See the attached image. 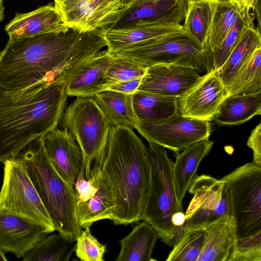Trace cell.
<instances>
[{
    "label": "cell",
    "instance_id": "obj_1",
    "mask_svg": "<svg viewBox=\"0 0 261 261\" xmlns=\"http://www.w3.org/2000/svg\"><path fill=\"white\" fill-rule=\"evenodd\" d=\"M104 31L69 28L66 32L9 39L0 51V88L24 91L65 81L78 66L107 46Z\"/></svg>",
    "mask_w": 261,
    "mask_h": 261
},
{
    "label": "cell",
    "instance_id": "obj_2",
    "mask_svg": "<svg viewBox=\"0 0 261 261\" xmlns=\"http://www.w3.org/2000/svg\"><path fill=\"white\" fill-rule=\"evenodd\" d=\"M94 164L109 179L116 206L111 220L115 225L142 220L148 195L150 165L147 149L132 129L112 126L107 142Z\"/></svg>",
    "mask_w": 261,
    "mask_h": 261
},
{
    "label": "cell",
    "instance_id": "obj_3",
    "mask_svg": "<svg viewBox=\"0 0 261 261\" xmlns=\"http://www.w3.org/2000/svg\"><path fill=\"white\" fill-rule=\"evenodd\" d=\"M67 96L65 81L24 91L0 88V163L57 128Z\"/></svg>",
    "mask_w": 261,
    "mask_h": 261
},
{
    "label": "cell",
    "instance_id": "obj_4",
    "mask_svg": "<svg viewBox=\"0 0 261 261\" xmlns=\"http://www.w3.org/2000/svg\"><path fill=\"white\" fill-rule=\"evenodd\" d=\"M28 176L54 224L55 230L72 242L82 230L77 217L74 188L51 165L44 145V136L28 144L18 153Z\"/></svg>",
    "mask_w": 261,
    "mask_h": 261
},
{
    "label": "cell",
    "instance_id": "obj_5",
    "mask_svg": "<svg viewBox=\"0 0 261 261\" xmlns=\"http://www.w3.org/2000/svg\"><path fill=\"white\" fill-rule=\"evenodd\" d=\"M149 143L147 149L150 179L142 220L150 224L156 230L158 238L167 244L177 229L172 223V218L184 211L182 202L176 195L173 162L168 156L164 147Z\"/></svg>",
    "mask_w": 261,
    "mask_h": 261
},
{
    "label": "cell",
    "instance_id": "obj_6",
    "mask_svg": "<svg viewBox=\"0 0 261 261\" xmlns=\"http://www.w3.org/2000/svg\"><path fill=\"white\" fill-rule=\"evenodd\" d=\"M61 126L72 135L83 156L86 179L103 148L112 126L93 96H77L64 111Z\"/></svg>",
    "mask_w": 261,
    "mask_h": 261
},
{
    "label": "cell",
    "instance_id": "obj_7",
    "mask_svg": "<svg viewBox=\"0 0 261 261\" xmlns=\"http://www.w3.org/2000/svg\"><path fill=\"white\" fill-rule=\"evenodd\" d=\"M222 179L226 183L236 238L261 232V166L248 163Z\"/></svg>",
    "mask_w": 261,
    "mask_h": 261
},
{
    "label": "cell",
    "instance_id": "obj_8",
    "mask_svg": "<svg viewBox=\"0 0 261 261\" xmlns=\"http://www.w3.org/2000/svg\"><path fill=\"white\" fill-rule=\"evenodd\" d=\"M112 55L135 60L148 67L171 64L190 67L200 72L213 69L211 50L200 49L182 34L150 40Z\"/></svg>",
    "mask_w": 261,
    "mask_h": 261
},
{
    "label": "cell",
    "instance_id": "obj_9",
    "mask_svg": "<svg viewBox=\"0 0 261 261\" xmlns=\"http://www.w3.org/2000/svg\"><path fill=\"white\" fill-rule=\"evenodd\" d=\"M4 164L0 211L18 215L43 226L50 232L54 231L53 221L28 176L24 162L15 158Z\"/></svg>",
    "mask_w": 261,
    "mask_h": 261
},
{
    "label": "cell",
    "instance_id": "obj_10",
    "mask_svg": "<svg viewBox=\"0 0 261 261\" xmlns=\"http://www.w3.org/2000/svg\"><path fill=\"white\" fill-rule=\"evenodd\" d=\"M149 143L160 145L177 154L194 143L208 139L210 121L180 115L155 121H139L136 128Z\"/></svg>",
    "mask_w": 261,
    "mask_h": 261
},
{
    "label": "cell",
    "instance_id": "obj_11",
    "mask_svg": "<svg viewBox=\"0 0 261 261\" xmlns=\"http://www.w3.org/2000/svg\"><path fill=\"white\" fill-rule=\"evenodd\" d=\"M189 192L194 195L185 213L186 230L202 229L218 219L230 215L225 182L212 176H197Z\"/></svg>",
    "mask_w": 261,
    "mask_h": 261
},
{
    "label": "cell",
    "instance_id": "obj_12",
    "mask_svg": "<svg viewBox=\"0 0 261 261\" xmlns=\"http://www.w3.org/2000/svg\"><path fill=\"white\" fill-rule=\"evenodd\" d=\"M66 25L82 32L108 29L124 7L120 0H54Z\"/></svg>",
    "mask_w": 261,
    "mask_h": 261
},
{
    "label": "cell",
    "instance_id": "obj_13",
    "mask_svg": "<svg viewBox=\"0 0 261 261\" xmlns=\"http://www.w3.org/2000/svg\"><path fill=\"white\" fill-rule=\"evenodd\" d=\"M226 96V88L217 71L212 69L177 99V112L182 116L210 121Z\"/></svg>",
    "mask_w": 261,
    "mask_h": 261
},
{
    "label": "cell",
    "instance_id": "obj_14",
    "mask_svg": "<svg viewBox=\"0 0 261 261\" xmlns=\"http://www.w3.org/2000/svg\"><path fill=\"white\" fill-rule=\"evenodd\" d=\"M187 10L186 0H133L120 10L107 29H121L141 21L181 23Z\"/></svg>",
    "mask_w": 261,
    "mask_h": 261
},
{
    "label": "cell",
    "instance_id": "obj_15",
    "mask_svg": "<svg viewBox=\"0 0 261 261\" xmlns=\"http://www.w3.org/2000/svg\"><path fill=\"white\" fill-rule=\"evenodd\" d=\"M48 159L57 173L74 188L76 179L84 170L81 149L69 132L56 128L44 136Z\"/></svg>",
    "mask_w": 261,
    "mask_h": 261
},
{
    "label": "cell",
    "instance_id": "obj_16",
    "mask_svg": "<svg viewBox=\"0 0 261 261\" xmlns=\"http://www.w3.org/2000/svg\"><path fill=\"white\" fill-rule=\"evenodd\" d=\"M50 232L43 226L16 215L0 211V250L22 258Z\"/></svg>",
    "mask_w": 261,
    "mask_h": 261
},
{
    "label": "cell",
    "instance_id": "obj_17",
    "mask_svg": "<svg viewBox=\"0 0 261 261\" xmlns=\"http://www.w3.org/2000/svg\"><path fill=\"white\" fill-rule=\"evenodd\" d=\"M201 76L196 70L185 66L159 64L148 67L137 91L180 97Z\"/></svg>",
    "mask_w": 261,
    "mask_h": 261
},
{
    "label": "cell",
    "instance_id": "obj_18",
    "mask_svg": "<svg viewBox=\"0 0 261 261\" xmlns=\"http://www.w3.org/2000/svg\"><path fill=\"white\" fill-rule=\"evenodd\" d=\"M180 34L184 35L181 23L141 21L121 29L105 30L104 38L108 50L113 54L150 40Z\"/></svg>",
    "mask_w": 261,
    "mask_h": 261
},
{
    "label": "cell",
    "instance_id": "obj_19",
    "mask_svg": "<svg viewBox=\"0 0 261 261\" xmlns=\"http://www.w3.org/2000/svg\"><path fill=\"white\" fill-rule=\"evenodd\" d=\"M113 59L107 49L83 62L65 80L67 95L93 96L106 90V73Z\"/></svg>",
    "mask_w": 261,
    "mask_h": 261
},
{
    "label": "cell",
    "instance_id": "obj_20",
    "mask_svg": "<svg viewBox=\"0 0 261 261\" xmlns=\"http://www.w3.org/2000/svg\"><path fill=\"white\" fill-rule=\"evenodd\" d=\"M60 13L51 4L41 6L28 13H17L6 25L9 39L32 37L51 32H66Z\"/></svg>",
    "mask_w": 261,
    "mask_h": 261
},
{
    "label": "cell",
    "instance_id": "obj_21",
    "mask_svg": "<svg viewBox=\"0 0 261 261\" xmlns=\"http://www.w3.org/2000/svg\"><path fill=\"white\" fill-rule=\"evenodd\" d=\"M202 229L204 241L197 261H227L236 238L233 217L231 215L222 217Z\"/></svg>",
    "mask_w": 261,
    "mask_h": 261
},
{
    "label": "cell",
    "instance_id": "obj_22",
    "mask_svg": "<svg viewBox=\"0 0 261 261\" xmlns=\"http://www.w3.org/2000/svg\"><path fill=\"white\" fill-rule=\"evenodd\" d=\"M214 142L208 139L197 141L177 154L173 165V178L177 199L182 201L197 177L198 166L212 149Z\"/></svg>",
    "mask_w": 261,
    "mask_h": 261
},
{
    "label": "cell",
    "instance_id": "obj_23",
    "mask_svg": "<svg viewBox=\"0 0 261 261\" xmlns=\"http://www.w3.org/2000/svg\"><path fill=\"white\" fill-rule=\"evenodd\" d=\"M99 171V187L95 195L86 202L77 203V217L82 228L90 227L97 221L111 220L116 206L113 188L106 176Z\"/></svg>",
    "mask_w": 261,
    "mask_h": 261
},
{
    "label": "cell",
    "instance_id": "obj_24",
    "mask_svg": "<svg viewBox=\"0 0 261 261\" xmlns=\"http://www.w3.org/2000/svg\"><path fill=\"white\" fill-rule=\"evenodd\" d=\"M259 47H261L260 30L253 23L243 31L226 62L217 70L226 89L230 86L254 51Z\"/></svg>",
    "mask_w": 261,
    "mask_h": 261
},
{
    "label": "cell",
    "instance_id": "obj_25",
    "mask_svg": "<svg viewBox=\"0 0 261 261\" xmlns=\"http://www.w3.org/2000/svg\"><path fill=\"white\" fill-rule=\"evenodd\" d=\"M93 97L112 126L136 128L139 120L133 107V94L106 89L95 94Z\"/></svg>",
    "mask_w": 261,
    "mask_h": 261
},
{
    "label": "cell",
    "instance_id": "obj_26",
    "mask_svg": "<svg viewBox=\"0 0 261 261\" xmlns=\"http://www.w3.org/2000/svg\"><path fill=\"white\" fill-rule=\"evenodd\" d=\"M158 234L155 229L144 220L119 241L120 250L117 261H152V251Z\"/></svg>",
    "mask_w": 261,
    "mask_h": 261
},
{
    "label": "cell",
    "instance_id": "obj_27",
    "mask_svg": "<svg viewBox=\"0 0 261 261\" xmlns=\"http://www.w3.org/2000/svg\"><path fill=\"white\" fill-rule=\"evenodd\" d=\"M260 114L261 91L226 96L213 120L221 125H238Z\"/></svg>",
    "mask_w": 261,
    "mask_h": 261
},
{
    "label": "cell",
    "instance_id": "obj_28",
    "mask_svg": "<svg viewBox=\"0 0 261 261\" xmlns=\"http://www.w3.org/2000/svg\"><path fill=\"white\" fill-rule=\"evenodd\" d=\"M213 11V2L187 3V13L182 24L184 34L202 50L209 49L208 42Z\"/></svg>",
    "mask_w": 261,
    "mask_h": 261
},
{
    "label": "cell",
    "instance_id": "obj_29",
    "mask_svg": "<svg viewBox=\"0 0 261 261\" xmlns=\"http://www.w3.org/2000/svg\"><path fill=\"white\" fill-rule=\"evenodd\" d=\"M178 97L137 91L133 94V107L139 121H155L177 112Z\"/></svg>",
    "mask_w": 261,
    "mask_h": 261
},
{
    "label": "cell",
    "instance_id": "obj_30",
    "mask_svg": "<svg viewBox=\"0 0 261 261\" xmlns=\"http://www.w3.org/2000/svg\"><path fill=\"white\" fill-rule=\"evenodd\" d=\"M213 6L212 20L208 42V48L211 53L219 47L239 14L244 11L228 1H214Z\"/></svg>",
    "mask_w": 261,
    "mask_h": 261
},
{
    "label": "cell",
    "instance_id": "obj_31",
    "mask_svg": "<svg viewBox=\"0 0 261 261\" xmlns=\"http://www.w3.org/2000/svg\"><path fill=\"white\" fill-rule=\"evenodd\" d=\"M73 242L60 234L47 235L23 257V261H68L74 251Z\"/></svg>",
    "mask_w": 261,
    "mask_h": 261
},
{
    "label": "cell",
    "instance_id": "obj_32",
    "mask_svg": "<svg viewBox=\"0 0 261 261\" xmlns=\"http://www.w3.org/2000/svg\"><path fill=\"white\" fill-rule=\"evenodd\" d=\"M227 96L261 91V47L257 48L226 89Z\"/></svg>",
    "mask_w": 261,
    "mask_h": 261
},
{
    "label": "cell",
    "instance_id": "obj_33",
    "mask_svg": "<svg viewBox=\"0 0 261 261\" xmlns=\"http://www.w3.org/2000/svg\"><path fill=\"white\" fill-rule=\"evenodd\" d=\"M255 15L251 10L243 11L238 16L219 47L212 53L213 69L218 70L223 65L239 40L243 31L254 22Z\"/></svg>",
    "mask_w": 261,
    "mask_h": 261
},
{
    "label": "cell",
    "instance_id": "obj_34",
    "mask_svg": "<svg viewBox=\"0 0 261 261\" xmlns=\"http://www.w3.org/2000/svg\"><path fill=\"white\" fill-rule=\"evenodd\" d=\"M204 237L203 229L186 230L182 238L174 245L167 261H197Z\"/></svg>",
    "mask_w": 261,
    "mask_h": 261
},
{
    "label": "cell",
    "instance_id": "obj_35",
    "mask_svg": "<svg viewBox=\"0 0 261 261\" xmlns=\"http://www.w3.org/2000/svg\"><path fill=\"white\" fill-rule=\"evenodd\" d=\"M148 68L147 66L135 60L114 56L106 73V89L117 83L143 77Z\"/></svg>",
    "mask_w": 261,
    "mask_h": 261
},
{
    "label": "cell",
    "instance_id": "obj_36",
    "mask_svg": "<svg viewBox=\"0 0 261 261\" xmlns=\"http://www.w3.org/2000/svg\"><path fill=\"white\" fill-rule=\"evenodd\" d=\"M227 261H261V232L236 238Z\"/></svg>",
    "mask_w": 261,
    "mask_h": 261
},
{
    "label": "cell",
    "instance_id": "obj_37",
    "mask_svg": "<svg viewBox=\"0 0 261 261\" xmlns=\"http://www.w3.org/2000/svg\"><path fill=\"white\" fill-rule=\"evenodd\" d=\"M74 251L82 261H103L106 246L100 243L89 227L82 230L76 239Z\"/></svg>",
    "mask_w": 261,
    "mask_h": 261
},
{
    "label": "cell",
    "instance_id": "obj_38",
    "mask_svg": "<svg viewBox=\"0 0 261 261\" xmlns=\"http://www.w3.org/2000/svg\"><path fill=\"white\" fill-rule=\"evenodd\" d=\"M247 146L253 151V162L261 166V124H258L251 132Z\"/></svg>",
    "mask_w": 261,
    "mask_h": 261
},
{
    "label": "cell",
    "instance_id": "obj_39",
    "mask_svg": "<svg viewBox=\"0 0 261 261\" xmlns=\"http://www.w3.org/2000/svg\"><path fill=\"white\" fill-rule=\"evenodd\" d=\"M142 78L140 77L117 83L109 86L107 89L124 94H133L137 91Z\"/></svg>",
    "mask_w": 261,
    "mask_h": 261
},
{
    "label": "cell",
    "instance_id": "obj_40",
    "mask_svg": "<svg viewBox=\"0 0 261 261\" xmlns=\"http://www.w3.org/2000/svg\"><path fill=\"white\" fill-rule=\"evenodd\" d=\"M228 1L237 5L241 10H249L253 12L252 0H228Z\"/></svg>",
    "mask_w": 261,
    "mask_h": 261
},
{
    "label": "cell",
    "instance_id": "obj_41",
    "mask_svg": "<svg viewBox=\"0 0 261 261\" xmlns=\"http://www.w3.org/2000/svg\"><path fill=\"white\" fill-rule=\"evenodd\" d=\"M253 6V12L256 13L258 25H260V0H252Z\"/></svg>",
    "mask_w": 261,
    "mask_h": 261
},
{
    "label": "cell",
    "instance_id": "obj_42",
    "mask_svg": "<svg viewBox=\"0 0 261 261\" xmlns=\"http://www.w3.org/2000/svg\"><path fill=\"white\" fill-rule=\"evenodd\" d=\"M3 1L0 0V22H1L4 18L5 7L3 5Z\"/></svg>",
    "mask_w": 261,
    "mask_h": 261
},
{
    "label": "cell",
    "instance_id": "obj_43",
    "mask_svg": "<svg viewBox=\"0 0 261 261\" xmlns=\"http://www.w3.org/2000/svg\"><path fill=\"white\" fill-rule=\"evenodd\" d=\"M8 259L6 258L5 253L0 250V261H7Z\"/></svg>",
    "mask_w": 261,
    "mask_h": 261
},
{
    "label": "cell",
    "instance_id": "obj_44",
    "mask_svg": "<svg viewBox=\"0 0 261 261\" xmlns=\"http://www.w3.org/2000/svg\"><path fill=\"white\" fill-rule=\"evenodd\" d=\"M217 0H186L187 3L189 2H213Z\"/></svg>",
    "mask_w": 261,
    "mask_h": 261
},
{
    "label": "cell",
    "instance_id": "obj_45",
    "mask_svg": "<svg viewBox=\"0 0 261 261\" xmlns=\"http://www.w3.org/2000/svg\"><path fill=\"white\" fill-rule=\"evenodd\" d=\"M122 3L123 7L127 6L133 0H120Z\"/></svg>",
    "mask_w": 261,
    "mask_h": 261
},
{
    "label": "cell",
    "instance_id": "obj_46",
    "mask_svg": "<svg viewBox=\"0 0 261 261\" xmlns=\"http://www.w3.org/2000/svg\"><path fill=\"white\" fill-rule=\"evenodd\" d=\"M217 1H227L228 0H217Z\"/></svg>",
    "mask_w": 261,
    "mask_h": 261
}]
</instances>
